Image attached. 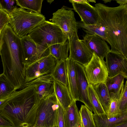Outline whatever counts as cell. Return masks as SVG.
Wrapping results in <instances>:
<instances>
[{
	"mask_svg": "<svg viewBox=\"0 0 127 127\" xmlns=\"http://www.w3.org/2000/svg\"><path fill=\"white\" fill-rule=\"evenodd\" d=\"M39 100L33 85L24 87L13 92L0 106V114L12 127L33 126Z\"/></svg>",
	"mask_w": 127,
	"mask_h": 127,
	"instance_id": "1",
	"label": "cell"
},
{
	"mask_svg": "<svg viewBox=\"0 0 127 127\" xmlns=\"http://www.w3.org/2000/svg\"><path fill=\"white\" fill-rule=\"evenodd\" d=\"M95 7L99 16L97 24L104 31L110 51L127 59V4L110 7L99 3Z\"/></svg>",
	"mask_w": 127,
	"mask_h": 127,
	"instance_id": "2",
	"label": "cell"
},
{
	"mask_svg": "<svg viewBox=\"0 0 127 127\" xmlns=\"http://www.w3.org/2000/svg\"><path fill=\"white\" fill-rule=\"evenodd\" d=\"M27 35L35 43L38 51L43 57L50 54V46L64 43L68 39L59 26L46 20L35 27Z\"/></svg>",
	"mask_w": 127,
	"mask_h": 127,
	"instance_id": "3",
	"label": "cell"
},
{
	"mask_svg": "<svg viewBox=\"0 0 127 127\" xmlns=\"http://www.w3.org/2000/svg\"><path fill=\"white\" fill-rule=\"evenodd\" d=\"M9 24L15 34L21 38L45 20V16L16 5L9 14Z\"/></svg>",
	"mask_w": 127,
	"mask_h": 127,
	"instance_id": "4",
	"label": "cell"
},
{
	"mask_svg": "<svg viewBox=\"0 0 127 127\" xmlns=\"http://www.w3.org/2000/svg\"><path fill=\"white\" fill-rule=\"evenodd\" d=\"M60 103L54 92L39 99L35 126L58 127V110Z\"/></svg>",
	"mask_w": 127,
	"mask_h": 127,
	"instance_id": "5",
	"label": "cell"
},
{
	"mask_svg": "<svg viewBox=\"0 0 127 127\" xmlns=\"http://www.w3.org/2000/svg\"><path fill=\"white\" fill-rule=\"evenodd\" d=\"M83 67L88 81L93 86L105 83L109 76L106 62L94 53L89 62Z\"/></svg>",
	"mask_w": 127,
	"mask_h": 127,
	"instance_id": "6",
	"label": "cell"
},
{
	"mask_svg": "<svg viewBox=\"0 0 127 127\" xmlns=\"http://www.w3.org/2000/svg\"><path fill=\"white\" fill-rule=\"evenodd\" d=\"M57 62L50 54L29 65L26 69L25 84L38 78L51 75Z\"/></svg>",
	"mask_w": 127,
	"mask_h": 127,
	"instance_id": "7",
	"label": "cell"
},
{
	"mask_svg": "<svg viewBox=\"0 0 127 127\" xmlns=\"http://www.w3.org/2000/svg\"><path fill=\"white\" fill-rule=\"evenodd\" d=\"M68 40L69 50L68 58L83 66L87 64L91 59L93 53L79 39L77 32H75Z\"/></svg>",
	"mask_w": 127,
	"mask_h": 127,
	"instance_id": "8",
	"label": "cell"
},
{
	"mask_svg": "<svg viewBox=\"0 0 127 127\" xmlns=\"http://www.w3.org/2000/svg\"><path fill=\"white\" fill-rule=\"evenodd\" d=\"M52 22L59 26L68 38L75 32H77V27L74 14L71 10L64 8L53 13Z\"/></svg>",
	"mask_w": 127,
	"mask_h": 127,
	"instance_id": "9",
	"label": "cell"
},
{
	"mask_svg": "<svg viewBox=\"0 0 127 127\" xmlns=\"http://www.w3.org/2000/svg\"><path fill=\"white\" fill-rule=\"evenodd\" d=\"M77 87L79 101L83 103L91 111L95 112L91 103L89 95L90 84L87 78L83 66L75 62Z\"/></svg>",
	"mask_w": 127,
	"mask_h": 127,
	"instance_id": "10",
	"label": "cell"
},
{
	"mask_svg": "<svg viewBox=\"0 0 127 127\" xmlns=\"http://www.w3.org/2000/svg\"><path fill=\"white\" fill-rule=\"evenodd\" d=\"M105 57L109 77L121 74L127 77V59L120 54L110 50Z\"/></svg>",
	"mask_w": 127,
	"mask_h": 127,
	"instance_id": "11",
	"label": "cell"
},
{
	"mask_svg": "<svg viewBox=\"0 0 127 127\" xmlns=\"http://www.w3.org/2000/svg\"><path fill=\"white\" fill-rule=\"evenodd\" d=\"M82 40L92 52L102 59H104L107 53L110 50L105 41L98 35L86 34Z\"/></svg>",
	"mask_w": 127,
	"mask_h": 127,
	"instance_id": "12",
	"label": "cell"
},
{
	"mask_svg": "<svg viewBox=\"0 0 127 127\" xmlns=\"http://www.w3.org/2000/svg\"><path fill=\"white\" fill-rule=\"evenodd\" d=\"M71 3L73 10L79 15L82 23L85 25L96 24L99 16L95 7L90 4Z\"/></svg>",
	"mask_w": 127,
	"mask_h": 127,
	"instance_id": "13",
	"label": "cell"
},
{
	"mask_svg": "<svg viewBox=\"0 0 127 127\" xmlns=\"http://www.w3.org/2000/svg\"><path fill=\"white\" fill-rule=\"evenodd\" d=\"M54 81L51 75H48L26 83L23 87L29 85H33L35 87L38 98L40 100L53 93Z\"/></svg>",
	"mask_w": 127,
	"mask_h": 127,
	"instance_id": "14",
	"label": "cell"
},
{
	"mask_svg": "<svg viewBox=\"0 0 127 127\" xmlns=\"http://www.w3.org/2000/svg\"><path fill=\"white\" fill-rule=\"evenodd\" d=\"M95 127H113L127 122V111L117 114H93Z\"/></svg>",
	"mask_w": 127,
	"mask_h": 127,
	"instance_id": "15",
	"label": "cell"
},
{
	"mask_svg": "<svg viewBox=\"0 0 127 127\" xmlns=\"http://www.w3.org/2000/svg\"><path fill=\"white\" fill-rule=\"evenodd\" d=\"M26 68L29 65L43 58L38 51L36 44L28 35L21 38Z\"/></svg>",
	"mask_w": 127,
	"mask_h": 127,
	"instance_id": "16",
	"label": "cell"
},
{
	"mask_svg": "<svg viewBox=\"0 0 127 127\" xmlns=\"http://www.w3.org/2000/svg\"><path fill=\"white\" fill-rule=\"evenodd\" d=\"M68 87L72 100L79 101L77 87L75 62L68 57L65 59Z\"/></svg>",
	"mask_w": 127,
	"mask_h": 127,
	"instance_id": "17",
	"label": "cell"
},
{
	"mask_svg": "<svg viewBox=\"0 0 127 127\" xmlns=\"http://www.w3.org/2000/svg\"><path fill=\"white\" fill-rule=\"evenodd\" d=\"M65 127H81L80 116L76 101L72 100L71 104L64 110Z\"/></svg>",
	"mask_w": 127,
	"mask_h": 127,
	"instance_id": "18",
	"label": "cell"
},
{
	"mask_svg": "<svg viewBox=\"0 0 127 127\" xmlns=\"http://www.w3.org/2000/svg\"><path fill=\"white\" fill-rule=\"evenodd\" d=\"M53 86L54 92L60 103L65 110L72 100L68 87L56 81H54Z\"/></svg>",
	"mask_w": 127,
	"mask_h": 127,
	"instance_id": "19",
	"label": "cell"
},
{
	"mask_svg": "<svg viewBox=\"0 0 127 127\" xmlns=\"http://www.w3.org/2000/svg\"><path fill=\"white\" fill-rule=\"evenodd\" d=\"M98 99L105 113L107 111L110 101L109 93L105 83H100L93 86Z\"/></svg>",
	"mask_w": 127,
	"mask_h": 127,
	"instance_id": "20",
	"label": "cell"
},
{
	"mask_svg": "<svg viewBox=\"0 0 127 127\" xmlns=\"http://www.w3.org/2000/svg\"><path fill=\"white\" fill-rule=\"evenodd\" d=\"M51 75L54 81L60 82L68 87L65 60L57 61Z\"/></svg>",
	"mask_w": 127,
	"mask_h": 127,
	"instance_id": "21",
	"label": "cell"
},
{
	"mask_svg": "<svg viewBox=\"0 0 127 127\" xmlns=\"http://www.w3.org/2000/svg\"><path fill=\"white\" fill-rule=\"evenodd\" d=\"M49 49L50 54L57 61L65 60L68 57L69 47L68 39L64 43L52 45Z\"/></svg>",
	"mask_w": 127,
	"mask_h": 127,
	"instance_id": "22",
	"label": "cell"
},
{
	"mask_svg": "<svg viewBox=\"0 0 127 127\" xmlns=\"http://www.w3.org/2000/svg\"><path fill=\"white\" fill-rule=\"evenodd\" d=\"M127 77L122 74H119L112 77L109 76L105 83L109 94H116L120 92L124 86V79Z\"/></svg>",
	"mask_w": 127,
	"mask_h": 127,
	"instance_id": "23",
	"label": "cell"
},
{
	"mask_svg": "<svg viewBox=\"0 0 127 127\" xmlns=\"http://www.w3.org/2000/svg\"><path fill=\"white\" fill-rule=\"evenodd\" d=\"M79 112L81 127H95L93 114L85 105H82Z\"/></svg>",
	"mask_w": 127,
	"mask_h": 127,
	"instance_id": "24",
	"label": "cell"
},
{
	"mask_svg": "<svg viewBox=\"0 0 127 127\" xmlns=\"http://www.w3.org/2000/svg\"><path fill=\"white\" fill-rule=\"evenodd\" d=\"M17 5L20 7L39 14H41L43 0H15Z\"/></svg>",
	"mask_w": 127,
	"mask_h": 127,
	"instance_id": "25",
	"label": "cell"
},
{
	"mask_svg": "<svg viewBox=\"0 0 127 127\" xmlns=\"http://www.w3.org/2000/svg\"><path fill=\"white\" fill-rule=\"evenodd\" d=\"M76 24L77 28H80L83 29L84 31L86 34L91 35H98L107 42L105 33L101 27L98 24L85 25L81 21L76 22Z\"/></svg>",
	"mask_w": 127,
	"mask_h": 127,
	"instance_id": "26",
	"label": "cell"
},
{
	"mask_svg": "<svg viewBox=\"0 0 127 127\" xmlns=\"http://www.w3.org/2000/svg\"><path fill=\"white\" fill-rule=\"evenodd\" d=\"M15 91L3 74H0V100L7 98Z\"/></svg>",
	"mask_w": 127,
	"mask_h": 127,
	"instance_id": "27",
	"label": "cell"
},
{
	"mask_svg": "<svg viewBox=\"0 0 127 127\" xmlns=\"http://www.w3.org/2000/svg\"><path fill=\"white\" fill-rule=\"evenodd\" d=\"M89 93L91 103L94 109V113L101 114L105 113L98 99L93 86L89 84Z\"/></svg>",
	"mask_w": 127,
	"mask_h": 127,
	"instance_id": "28",
	"label": "cell"
},
{
	"mask_svg": "<svg viewBox=\"0 0 127 127\" xmlns=\"http://www.w3.org/2000/svg\"><path fill=\"white\" fill-rule=\"evenodd\" d=\"M124 86L121 91L116 94L111 93L110 94L111 99L110 104L105 114L113 115L119 113V98L122 90Z\"/></svg>",
	"mask_w": 127,
	"mask_h": 127,
	"instance_id": "29",
	"label": "cell"
},
{
	"mask_svg": "<svg viewBox=\"0 0 127 127\" xmlns=\"http://www.w3.org/2000/svg\"><path fill=\"white\" fill-rule=\"evenodd\" d=\"M119 113L127 111V81H126L119 98Z\"/></svg>",
	"mask_w": 127,
	"mask_h": 127,
	"instance_id": "30",
	"label": "cell"
},
{
	"mask_svg": "<svg viewBox=\"0 0 127 127\" xmlns=\"http://www.w3.org/2000/svg\"><path fill=\"white\" fill-rule=\"evenodd\" d=\"M15 3V0H0V7L9 14L16 6Z\"/></svg>",
	"mask_w": 127,
	"mask_h": 127,
	"instance_id": "31",
	"label": "cell"
},
{
	"mask_svg": "<svg viewBox=\"0 0 127 127\" xmlns=\"http://www.w3.org/2000/svg\"><path fill=\"white\" fill-rule=\"evenodd\" d=\"M10 21L9 14L0 7V30L2 31Z\"/></svg>",
	"mask_w": 127,
	"mask_h": 127,
	"instance_id": "32",
	"label": "cell"
},
{
	"mask_svg": "<svg viewBox=\"0 0 127 127\" xmlns=\"http://www.w3.org/2000/svg\"><path fill=\"white\" fill-rule=\"evenodd\" d=\"M64 112V110L60 104L58 110V127H65Z\"/></svg>",
	"mask_w": 127,
	"mask_h": 127,
	"instance_id": "33",
	"label": "cell"
},
{
	"mask_svg": "<svg viewBox=\"0 0 127 127\" xmlns=\"http://www.w3.org/2000/svg\"><path fill=\"white\" fill-rule=\"evenodd\" d=\"M0 127H12L10 123L0 114Z\"/></svg>",
	"mask_w": 127,
	"mask_h": 127,
	"instance_id": "34",
	"label": "cell"
},
{
	"mask_svg": "<svg viewBox=\"0 0 127 127\" xmlns=\"http://www.w3.org/2000/svg\"><path fill=\"white\" fill-rule=\"evenodd\" d=\"M69 1L71 3L73 2L78 3L90 4L89 2L87 0H70Z\"/></svg>",
	"mask_w": 127,
	"mask_h": 127,
	"instance_id": "35",
	"label": "cell"
},
{
	"mask_svg": "<svg viewBox=\"0 0 127 127\" xmlns=\"http://www.w3.org/2000/svg\"><path fill=\"white\" fill-rule=\"evenodd\" d=\"M115 1L117 3L119 4L120 5L127 4V0H117Z\"/></svg>",
	"mask_w": 127,
	"mask_h": 127,
	"instance_id": "36",
	"label": "cell"
},
{
	"mask_svg": "<svg viewBox=\"0 0 127 127\" xmlns=\"http://www.w3.org/2000/svg\"><path fill=\"white\" fill-rule=\"evenodd\" d=\"M113 127H127V122Z\"/></svg>",
	"mask_w": 127,
	"mask_h": 127,
	"instance_id": "37",
	"label": "cell"
},
{
	"mask_svg": "<svg viewBox=\"0 0 127 127\" xmlns=\"http://www.w3.org/2000/svg\"><path fill=\"white\" fill-rule=\"evenodd\" d=\"M7 99L4 100H0V106Z\"/></svg>",
	"mask_w": 127,
	"mask_h": 127,
	"instance_id": "38",
	"label": "cell"
},
{
	"mask_svg": "<svg viewBox=\"0 0 127 127\" xmlns=\"http://www.w3.org/2000/svg\"><path fill=\"white\" fill-rule=\"evenodd\" d=\"M112 1L111 0H103L104 2L106 3L108 2H110Z\"/></svg>",
	"mask_w": 127,
	"mask_h": 127,
	"instance_id": "39",
	"label": "cell"
},
{
	"mask_svg": "<svg viewBox=\"0 0 127 127\" xmlns=\"http://www.w3.org/2000/svg\"><path fill=\"white\" fill-rule=\"evenodd\" d=\"M88 1L89 2H96V1L95 0H88Z\"/></svg>",
	"mask_w": 127,
	"mask_h": 127,
	"instance_id": "40",
	"label": "cell"
},
{
	"mask_svg": "<svg viewBox=\"0 0 127 127\" xmlns=\"http://www.w3.org/2000/svg\"><path fill=\"white\" fill-rule=\"evenodd\" d=\"M53 0H47V2L50 3V4L52 3L53 1Z\"/></svg>",
	"mask_w": 127,
	"mask_h": 127,
	"instance_id": "41",
	"label": "cell"
},
{
	"mask_svg": "<svg viewBox=\"0 0 127 127\" xmlns=\"http://www.w3.org/2000/svg\"><path fill=\"white\" fill-rule=\"evenodd\" d=\"M31 127H38V126H35V125H34L33 126H32Z\"/></svg>",
	"mask_w": 127,
	"mask_h": 127,
	"instance_id": "42",
	"label": "cell"
},
{
	"mask_svg": "<svg viewBox=\"0 0 127 127\" xmlns=\"http://www.w3.org/2000/svg\"><path fill=\"white\" fill-rule=\"evenodd\" d=\"M1 31H1L0 30V38L1 33Z\"/></svg>",
	"mask_w": 127,
	"mask_h": 127,
	"instance_id": "43",
	"label": "cell"
},
{
	"mask_svg": "<svg viewBox=\"0 0 127 127\" xmlns=\"http://www.w3.org/2000/svg\"></svg>",
	"mask_w": 127,
	"mask_h": 127,
	"instance_id": "44",
	"label": "cell"
},
{
	"mask_svg": "<svg viewBox=\"0 0 127 127\" xmlns=\"http://www.w3.org/2000/svg\"></svg>",
	"mask_w": 127,
	"mask_h": 127,
	"instance_id": "45",
	"label": "cell"
}]
</instances>
